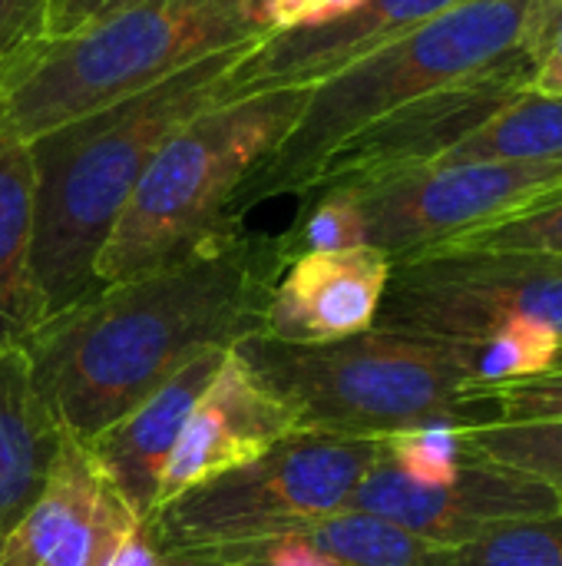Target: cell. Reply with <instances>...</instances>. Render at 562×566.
Segmentation results:
<instances>
[{"label": "cell", "mask_w": 562, "mask_h": 566, "mask_svg": "<svg viewBox=\"0 0 562 566\" xmlns=\"http://www.w3.org/2000/svg\"><path fill=\"white\" fill-rule=\"evenodd\" d=\"M43 325L33 275V163L26 139L0 129V352Z\"/></svg>", "instance_id": "obj_18"}, {"label": "cell", "mask_w": 562, "mask_h": 566, "mask_svg": "<svg viewBox=\"0 0 562 566\" xmlns=\"http://www.w3.org/2000/svg\"><path fill=\"white\" fill-rule=\"evenodd\" d=\"M275 30L272 0H136L53 33L0 76V129L33 139Z\"/></svg>", "instance_id": "obj_4"}, {"label": "cell", "mask_w": 562, "mask_h": 566, "mask_svg": "<svg viewBox=\"0 0 562 566\" xmlns=\"http://www.w3.org/2000/svg\"><path fill=\"white\" fill-rule=\"evenodd\" d=\"M308 90L282 86L225 99L169 136L99 252V285L129 282L242 229L232 219V202L242 182L282 146Z\"/></svg>", "instance_id": "obj_6"}, {"label": "cell", "mask_w": 562, "mask_h": 566, "mask_svg": "<svg viewBox=\"0 0 562 566\" xmlns=\"http://www.w3.org/2000/svg\"><path fill=\"white\" fill-rule=\"evenodd\" d=\"M235 352L308 434L384 441L427 424L470 428L477 358L454 345L371 328L328 345L252 335Z\"/></svg>", "instance_id": "obj_5"}, {"label": "cell", "mask_w": 562, "mask_h": 566, "mask_svg": "<svg viewBox=\"0 0 562 566\" xmlns=\"http://www.w3.org/2000/svg\"><path fill=\"white\" fill-rule=\"evenodd\" d=\"M215 53L136 96L66 119L33 139V275L43 322L96 295L99 252L156 153L199 113L225 103L235 63Z\"/></svg>", "instance_id": "obj_2"}, {"label": "cell", "mask_w": 562, "mask_h": 566, "mask_svg": "<svg viewBox=\"0 0 562 566\" xmlns=\"http://www.w3.org/2000/svg\"><path fill=\"white\" fill-rule=\"evenodd\" d=\"M285 269L278 235L242 226L46 318L23 345L46 411L96 438L202 352L262 335Z\"/></svg>", "instance_id": "obj_1"}, {"label": "cell", "mask_w": 562, "mask_h": 566, "mask_svg": "<svg viewBox=\"0 0 562 566\" xmlns=\"http://www.w3.org/2000/svg\"><path fill=\"white\" fill-rule=\"evenodd\" d=\"M126 3H136V0H53V10H50V36L53 33H70L89 20H99Z\"/></svg>", "instance_id": "obj_31"}, {"label": "cell", "mask_w": 562, "mask_h": 566, "mask_svg": "<svg viewBox=\"0 0 562 566\" xmlns=\"http://www.w3.org/2000/svg\"><path fill=\"white\" fill-rule=\"evenodd\" d=\"M348 507L391 521L434 547H460L497 524L562 511L556 494L540 481L470 458H464V468L454 484H411L388 461L384 444L378 461L354 488Z\"/></svg>", "instance_id": "obj_11"}, {"label": "cell", "mask_w": 562, "mask_h": 566, "mask_svg": "<svg viewBox=\"0 0 562 566\" xmlns=\"http://www.w3.org/2000/svg\"><path fill=\"white\" fill-rule=\"evenodd\" d=\"M139 524L83 441L66 438L46 491L0 541V566H109Z\"/></svg>", "instance_id": "obj_12"}, {"label": "cell", "mask_w": 562, "mask_h": 566, "mask_svg": "<svg viewBox=\"0 0 562 566\" xmlns=\"http://www.w3.org/2000/svg\"><path fill=\"white\" fill-rule=\"evenodd\" d=\"M388 461L421 488H444L454 484L464 468V451L454 424H427L391 434L381 441Z\"/></svg>", "instance_id": "obj_27"}, {"label": "cell", "mask_w": 562, "mask_h": 566, "mask_svg": "<svg viewBox=\"0 0 562 566\" xmlns=\"http://www.w3.org/2000/svg\"><path fill=\"white\" fill-rule=\"evenodd\" d=\"M450 566H562V511L497 524L460 547H447Z\"/></svg>", "instance_id": "obj_23"}, {"label": "cell", "mask_w": 562, "mask_h": 566, "mask_svg": "<svg viewBox=\"0 0 562 566\" xmlns=\"http://www.w3.org/2000/svg\"><path fill=\"white\" fill-rule=\"evenodd\" d=\"M460 451L470 461L527 474L550 488L562 507V421L530 424H474L457 428Z\"/></svg>", "instance_id": "obj_21"}, {"label": "cell", "mask_w": 562, "mask_h": 566, "mask_svg": "<svg viewBox=\"0 0 562 566\" xmlns=\"http://www.w3.org/2000/svg\"><path fill=\"white\" fill-rule=\"evenodd\" d=\"M381 441L295 431L268 454L156 507L142 527L159 551L222 547L301 531L351 504Z\"/></svg>", "instance_id": "obj_7"}, {"label": "cell", "mask_w": 562, "mask_h": 566, "mask_svg": "<svg viewBox=\"0 0 562 566\" xmlns=\"http://www.w3.org/2000/svg\"><path fill=\"white\" fill-rule=\"evenodd\" d=\"M391 259L371 245L308 252L282 272L262 335L285 345H328L374 328Z\"/></svg>", "instance_id": "obj_15"}, {"label": "cell", "mask_w": 562, "mask_h": 566, "mask_svg": "<svg viewBox=\"0 0 562 566\" xmlns=\"http://www.w3.org/2000/svg\"><path fill=\"white\" fill-rule=\"evenodd\" d=\"M63 441L33 385L26 352H0V541L46 491Z\"/></svg>", "instance_id": "obj_17"}, {"label": "cell", "mask_w": 562, "mask_h": 566, "mask_svg": "<svg viewBox=\"0 0 562 566\" xmlns=\"http://www.w3.org/2000/svg\"><path fill=\"white\" fill-rule=\"evenodd\" d=\"M335 566H450L447 547H434L391 521L364 511H338L298 531Z\"/></svg>", "instance_id": "obj_20"}, {"label": "cell", "mask_w": 562, "mask_h": 566, "mask_svg": "<svg viewBox=\"0 0 562 566\" xmlns=\"http://www.w3.org/2000/svg\"><path fill=\"white\" fill-rule=\"evenodd\" d=\"M109 566H166V557H162V551L152 544V537L146 534V527L139 524V527L119 544V551L113 554Z\"/></svg>", "instance_id": "obj_32"}, {"label": "cell", "mask_w": 562, "mask_h": 566, "mask_svg": "<svg viewBox=\"0 0 562 566\" xmlns=\"http://www.w3.org/2000/svg\"><path fill=\"white\" fill-rule=\"evenodd\" d=\"M301 209L291 226L278 232V242L291 259L308 252H341L358 249L364 242V216L351 186H321L298 196Z\"/></svg>", "instance_id": "obj_22"}, {"label": "cell", "mask_w": 562, "mask_h": 566, "mask_svg": "<svg viewBox=\"0 0 562 566\" xmlns=\"http://www.w3.org/2000/svg\"><path fill=\"white\" fill-rule=\"evenodd\" d=\"M441 163H562V96L520 93Z\"/></svg>", "instance_id": "obj_19"}, {"label": "cell", "mask_w": 562, "mask_h": 566, "mask_svg": "<svg viewBox=\"0 0 562 566\" xmlns=\"http://www.w3.org/2000/svg\"><path fill=\"white\" fill-rule=\"evenodd\" d=\"M467 411L474 424L562 421V348L550 371L507 385H470Z\"/></svg>", "instance_id": "obj_24"}, {"label": "cell", "mask_w": 562, "mask_h": 566, "mask_svg": "<svg viewBox=\"0 0 562 566\" xmlns=\"http://www.w3.org/2000/svg\"><path fill=\"white\" fill-rule=\"evenodd\" d=\"M547 3L464 0L315 83L282 146L242 182L232 219L242 222L268 199L301 196L344 139L394 109L517 60H533L537 66V33Z\"/></svg>", "instance_id": "obj_3"}, {"label": "cell", "mask_w": 562, "mask_h": 566, "mask_svg": "<svg viewBox=\"0 0 562 566\" xmlns=\"http://www.w3.org/2000/svg\"><path fill=\"white\" fill-rule=\"evenodd\" d=\"M229 352L232 348L202 352L149 398H142L132 411L103 428L96 438L83 441L96 468L106 474V481L119 491V497L139 521L156 511L159 481L176 451V441Z\"/></svg>", "instance_id": "obj_16"}, {"label": "cell", "mask_w": 562, "mask_h": 566, "mask_svg": "<svg viewBox=\"0 0 562 566\" xmlns=\"http://www.w3.org/2000/svg\"><path fill=\"white\" fill-rule=\"evenodd\" d=\"M460 3L464 0H361L341 17L275 30L235 63L225 99L282 86H315L351 60Z\"/></svg>", "instance_id": "obj_14"}, {"label": "cell", "mask_w": 562, "mask_h": 566, "mask_svg": "<svg viewBox=\"0 0 562 566\" xmlns=\"http://www.w3.org/2000/svg\"><path fill=\"white\" fill-rule=\"evenodd\" d=\"M562 342L556 332L530 322H503L477 348L474 385H507L553 368Z\"/></svg>", "instance_id": "obj_25"}, {"label": "cell", "mask_w": 562, "mask_h": 566, "mask_svg": "<svg viewBox=\"0 0 562 566\" xmlns=\"http://www.w3.org/2000/svg\"><path fill=\"white\" fill-rule=\"evenodd\" d=\"M503 322H530L562 342V255L441 249L391 262L374 328L464 348L477 358Z\"/></svg>", "instance_id": "obj_8"}, {"label": "cell", "mask_w": 562, "mask_h": 566, "mask_svg": "<svg viewBox=\"0 0 562 566\" xmlns=\"http://www.w3.org/2000/svg\"><path fill=\"white\" fill-rule=\"evenodd\" d=\"M50 10L53 0H0V76L50 36Z\"/></svg>", "instance_id": "obj_28"}, {"label": "cell", "mask_w": 562, "mask_h": 566, "mask_svg": "<svg viewBox=\"0 0 562 566\" xmlns=\"http://www.w3.org/2000/svg\"><path fill=\"white\" fill-rule=\"evenodd\" d=\"M537 93L562 96V0H550L537 33V70L530 80Z\"/></svg>", "instance_id": "obj_29"}, {"label": "cell", "mask_w": 562, "mask_h": 566, "mask_svg": "<svg viewBox=\"0 0 562 566\" xmlns=\"http://www.w3.org/2000/svg\"><path fill=\"white\" fill-rule=\"evenodd\" d=\"M467 249V252H547L562 255V189L540 196L537 202L523 206L520 212L484 226L477 232H467L460 239H450L437 249ZM411 259V255H407Z\"/></svg>", "instance_id": "obj_26"}, {"label": "cell", "mask_w": 562, "mask_h": 566, "mask_svg": "<svg viewBox=\"0 0 562 566\" xmlns=\"http://www.w3.org/2000/svg\"><path fill=\"white\" fill-rule=\"evenodd\" d=\"M533 60H517L487 76L447 86L424 99H414L358 136L344 139L318 169L308 189L321 186H351L378 176L417 169L427 163L447 159L464 139H470L497 109L513 103L530 90ZM305 189V192H308Z\"/></svg>", "instance_id": "obj_10"}, {"label": "cell", "mask_w": 562, "mask_h": 566, "mask_svg": "<svg viewBox=\"0 0 562 566\" xmlns=\"http://www.w3.org/2000/svg\"><path fill=\"white\" fill-rule=\"evenodd\" d=\"M351 189L364 216V242L397 262L562 189V163H427Z\"/></svg>", "instance_id": "obj_9"}, {"label": "cell", "mask_w": 562, "mask_h": 566, "mask_svg": "<svg viewBox=\"0 0 562 566\" xmlns=\"http://www.w3.org/2000/svg\"><path fill=\"white\" fill-rule=\"evenodd\" d=\"M295 431L298 428L288 408L252 375V368L232 348L176 441V451L159 481L156 507L202 481L268 454Z\"/></svg>", "instance_id": "obj_13"}, {"label": "cell", "mask_w": 562, "mask_h": 566, "mask_svg": "<svg viewBox=\"0 0 562 566\" xmlns=\"http://www.w3.org/2000/svg\"><path fill=\"white\" fill-rule=\"evenodd\" d=\"M361 0H272V23H275V30L321 23V20H331V17L348 13Z\"/></svg>", "instance_id": "obj_30"}]
</instances>
